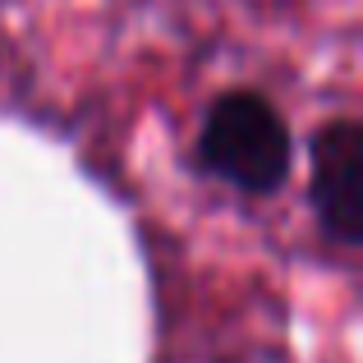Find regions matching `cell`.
<instances>
[{
	"label": "cell",
	"instance_id": "6da1fadb",
	"mask_svg": "<svg viewBox=\"0 0 363 363\" xmlns=\"http://www.w3.org/2000/svg\"><path fill=\"white\" fill-rule=\"evenodd\" d=\"M198 161L244 194H276L290 175V129L257 92H225L198 133Z\"/></svg>",
	"mask_w": 363,
	"mask_h": 363
},
{
	"label": "cell",
	"instance_id": "7a4b0ae2",
	"mask_svg": "<svg viewBox=\"0 0 363 363\" xmlns=\"http://www.w3.org/2000/svg\"><path fill=\"white\" fill-rule=\"evenodd\" d=\"M308 198L322 230L354 248L363 240V129L359 120H331L313 133Z\"/></svg>",
	"mask_w": 363,
	"mask_h": 363
}]
</instances>
